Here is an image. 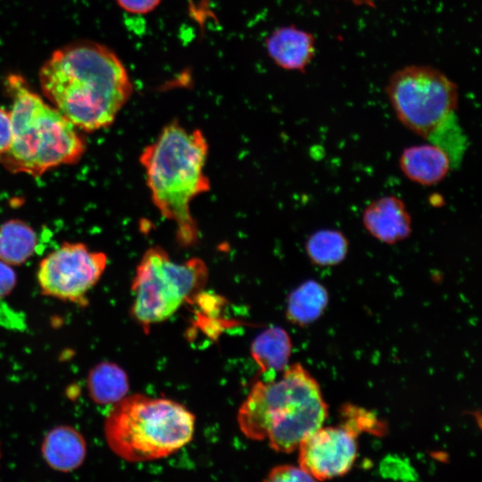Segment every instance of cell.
<instances>
[{
  "label": "cell",
  "instance_id": "d6986e66",
  "mask_svg": "<svg viewBox=\"0 0 482 482\" xmlns=\"http://www.w3.org/2000/svg\"><path fill=\"white\" fill-rule=\"evenodd\" d=\"M345 428L358 435L359 432H369L381 436L385 432V425L371 411L353 406L345 405L342 410Z\"/></svg>",
  "mask_w": 482,
  "mask_h": 482
},
{
  "label": "cell",
  "instance_id": "7a4b0ae2",
  "mask_svg": "<svg viewBox=\"0 0 482 482\" xmlns=\"http://www.w3.org/2000/svg\"><path fill=\"white\" fill-rule=\"evenodd\" d=\"M207 154L208 144L199 129L188 130L172 121L139 158L153 203L175 224L177 241L183 247L194 246L199 238L190 204L210 189L204 172Z\"/></svg>",
  "mask_w": 482,
  "mask_h": 482
},
{
  "label": "cell",
  "instance_id": "9c48e42d",
  "mask_svg": "<svg viewBox=\"0 0 482 482\" xmlns=\"http://www.w3.org/2000/svg\"><path fill=\"white\" fill-rule=\"evenodd\" d=\"M357 435L345 428H319L299 445V466L314 479L346 474L357 456Z\"/></svg>",
  "mask_w": 482,
  "mask_h": 482
},
{
  "label": "cell",
  "instance_id": "3957f363",
  "mask_svg": "<svg viewBox=\"0 0 482 482\" xmlns=\"http://www.w3.org/2000/svg\"><path fill=\"white\" fill-rule=\"evenodd\" d=\"M281 378L258 381L239 408L237 421L243 434L267 439L279 453H291L320 428L328 407L312 376L299 363L287 367Z\"/></svg>",
  "mask_w": 482,
  "mask_h": 482
},
{
  "label": "cell",
  "instance_id": "52a82bcc",
  "mask_svg": "<svg viewBox=\"0 0 482 482\" xmlns=\"http://www.w3.org/2000/svg\"><path fill=\"white\" fill-rule=\"evenodd\" d=\"M208 278L205 262L192 258L179 263L160 246L150 247L137 267L132 281V315L148 330L171 317L181 304L202 292Z\"/></svg>",
  "mask_w": 482,
  "mask_h": 482
},
{
  "label": "cell",
  "instance_id": "7402d4cb",
  "mask_svg": "<svg viewBox=\"0 0 482 482\" xmlns=\"http://www.w3.org/2000/svg\"><path fill=\"white\" fill-rule=\"evenodd\" d=\"M12 129L10 112L0 107V156L9 148L12 142Z\"/></svg>",
  "mask_w": 482,
  "mask_h": 482
},
{
  "label": "cell",
  "instance_id": "9a60e30c",
  "mask_svg": "<svg viewBox=\"0 0 482 482\" xmlns=\"http://www.w3.org/2000/svg\"><path fill=\"white\" fill-rule=\"evenodd\" d=\"M328 303V293L320 282L310 279L288 295L287 316L295 324L308 325L321 316Z\"/></svg>",
  "mask_w": 482,
  "mask_h": 482
},
{
  "label": "cell",
  "instance_id": "ffe728a7",
  "mask_svg": "<svg viewBox=\"0 0 482 482\" xmlns=\"http://www.w3.org/2000/svg\"><path fill=\"white\" fill-rule=\"evenodd\" d=\"M381 474L395 478L415 479L416 473L410 463L398 456L388 455L380 466Z\"/></svg>",
  "mask_w": 482,
  "mask_h": 482
},
{
  "label": "cell",
  "instance_id": "7c38bea8",
  "mask_svg": "<svg viewBox=\"0 0 482 482\" xmlns=\"http://www.w3.org/2000/svg\"><path fill=\"white\" fill-rule=\"evenodd\" d=\"M399 167L412 182L433 186L445 178L452 164L442 148L428 142L404 148L399 157Z\"/></svg>",
  "mask_w": 482,
  "mask_h": 482
},
{
  "label": "cell",
  "instance_id": "ba28073f",
  "mask_svg": "<svg viewBox=\"0 0 482 482\" xmlns=\"http://www.w3.org/2000/svg\"><path fill=\"white\" fill-rule=\"evenodd\" d=\"M106 264L104 253L91 251L81 243H66L41 261L38 284L46 295L82 303Z\"/></svg>",
  "mask_w": 482,
  "mask_h": 482
},
{
  "label": "cell",
  "instance_id": "cb8c5ba5",
  "mask_svg": "<svg viewBox=\"0 0 482 482\" xmlns=\"http://www.w3.org/2000/svg\"><path fill=\"white\" fill-rule=\"evenodd\" d=\"M16 275L9 264L0 260V300L14 287Z\"/></svg>",
  "mask_w": 482,
  "mask_h": 482
},
{
  "label": "cell",
  "instance_id": "277c9868",
  "mask_svg": "<svg viewBox=\"0 0 482 482\" xmlns=\"http://www.w3.org/2000/svg\"><path fill=\"white\" fill-rule=\"evenodd\" d=\"M5 88L12 99V129L11 145L0 156L6 169L41 176L82 156L86 146L76 127L32 91L21 75H9Z\"/></svg>",
  "mask_w": 482,
  "mask_h": 482
},
{
  "label": "cell",
  "instance_id": "5bb4252c",
  "mask_svg": "<svg viewBox=\"0 0 482 482\" xmlns=\"http://www.w3.org/2000/svg\"><path fill=\"white\" fill-rule=\"evenodd\" d=\"M292 349L288 334L279 327H271L253 340L251 353L259 365L262 381H272L288 364Z\"/></svg>",
  "mask_w": 482,
  "mask_h": 482
},
{
  "label": "cell",
  "instance_id": "e0dca14e",
  "mask_svg": "<svg viewBox=\"0 0 482 482\" xmlns=\"http://www.w3.org/2000/svg\"><path fill=\"white\" fill-rule=\"evenodd\" d=\"M349 251V241L340 230L319 229L309 236L305 252L312 263L320 267H331L345 261Z\"/></svg>",
  "mask_w": 482,
  "mask_h": 482
},
{
  "label": "cell",
  "instance_id": "2e32d148",
  "mask_svg": "<svg viewBox=\"0 0 482 482\" xmlns=\"http://www.w3.org/2000/svg\"><path fill=\"white\" fill-rule=\"evenodd\" d=\"M87 388L90 397L96 403L114 404L126 396L129 380L126 372L120 366L104 362L90 370Z\"/></svg>",
  "mask_w": 482,
  "mask_h": 482
},
{
  "label": "cell",
  "instance_id": "8fae6325",
  "mask_svg": "<svg viewBox=\"0 0 482 482\" xmlns=\"http://www.w3.org/2000/svg\"><path fill=\"white\" fill-rule=\"evenodd\" d=\"M266 47L270 58L279 67L303 71L315 54V39L308 31L295 26H285L270 35Z\"/></svg>",
  "mask_w": 482,
  "mask_h": 482
},
{
  "label": "cell",
  "instance_id": "30bf717a",
  "mask_svg": "<svg viewBox=\"0 0 482 482\" xmlns=\"http://www.w3.org/2000/svg\"><path fill=\"white\" fill-rule=\"evenodd\" d=\"M367 232L386 245L399 243L411 234V217L403 201L385 195L370 202L362 216Z\"/></svg>",
  "mask_w": 482,
  "mask_h": 482
},
{
  "label": "cell",
  "instance_id": "5b68a950",
  "mask_svg": "<svg viewBox=\"0 0 482 482\" xmlns=\"http://www.w3.org/2000/svg\"><path fill=\"white\" fill-rule=\"evenodd\" d=\"M386 91L398 120L442 148L450 158L452 169L460 168L468 138L457 116L456 84L434 67L412 64L395 71Z\"/></svg>",
  "mask_w": 482,
  "mask_h": 482
},
{
  "label": "cell",
  "instance_id": "8992f818",
  "mask_svg": "<svg viewBox=\"0 0 482 482\" xmlns=\"http://www.w3.org/2000/svg\"><path fill=\"white\" fill-rule=\"evenodd\" d=\"M195 418L184 405L143 395L114 403L104 422L106 441L121 459L143 462L167 457L194 435Z\"/></svg>",
  "mask_w": 482,
  "mask_h": 482
},
{
  "label": "cell",
  "instance_id": "603a6c76",
  "mask_svg": "<svg viewBox=\"0 0 482 482\" xmlns=\"http://www.w3.org/2000/svg\"><path fill=\"white\" fill-rule=\"evenodd\" d=\"M118 4L131 13L143 14L154 10L161 0H116Z\"/></svg>",
  "mask_w": 482,
  "mask_h": 482
},
{
  "label": "cell",
  "instance_id": "ac0fdd59",
  "mask_svg": "<svg viewBox=\"0 0 482 482\" xmlns=\"http://www.w3.org/2000/svg\"><path fill=\"white\" fill-rule=\"evenodd\" d=\"M37 245L35 231L21 220H12L0 227V260L9 265L24 262Z\"/></svg>",
  "mask_w": 482,
  "mask_h": 482
},
{
  "label": "cell",
  "instance_id": "6da1fadb",
  "mask_svg": "<svg viewBox=\"0 0 482 482\" xmlns=\"http://www.w3.org/2000/svg\"><path fill=\"white\" fill-rule=\"evenodd\" d=\"M39 82L53 106L85 131L111 125L132 92L116 54L93 41L56 49L41 66Z\"/></svg>",
  "mask_w": 482,
  "mask_h": 482
},
{
  "label": "cell",
  "instance_id": "4fadbf2b",
  "mask_svg": "<svg viewBox=\"0 0 482 482\" xmlns=\"http://www.w3.org/2000/svg\"><path fill=\"white\" fill-rule=\"evenodd\" d=\"M82 435L70 426H59L50 430L42 444V454L47 464L62 472L79 468L87 453Z\"/></svg>",
  "mask_w": 482,
  "mask_h": 482
},
{
  "label": "cell",
  "instance_id": "44dd1931",
  "mask_svg": "<svg viewBox=\"0 0 482 482\" xmlns=\"http://www.w3.org/2000/svg\"><path fill=\"white\" fill-rule=\"evenodd\" d=\"M268 481H310L314 478L301 466L279 465L274 467L268 474Z\"/></svg>",
  "mask_w": 482,
  "mask_h": 482
}]
</instances>
